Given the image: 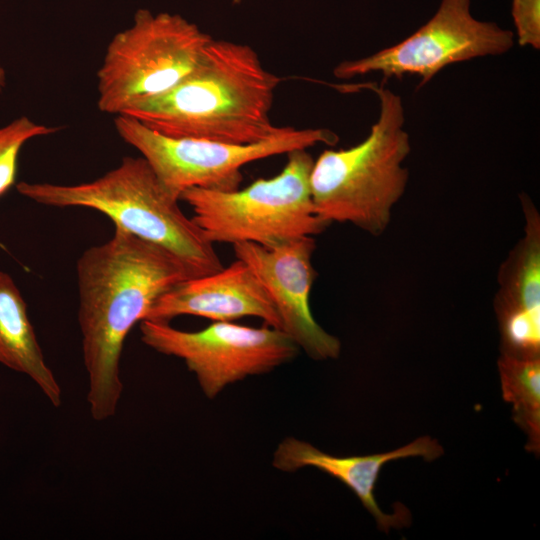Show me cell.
I'll list each match as a JSON object with an SVG mask.
<instances>
[{
  "label": "cell",
  "mask_w": 540,
  "mask_h": 540,
  "mask_svg": "<svg viewBox=\"0 0 540 540\" xmlns=\"http://www.w3.org/2000/svg\"><path fill=\"white\" fill-rule=\"evenodd\" d=\"M191 278L166 249L115 227L107 242L88 248L77 261L78 321L88 376L92 419L113 417L123 392L120 359L125 339L154 303Z\"/></svg>",
  "instance_id": "cell-1"
},
{
  "label": "cell",
  "mask_w": 540,
  "mask_h": 540,
  "mask_svg": "<svg viewBox=\"0 0 540 540\" xmlns=\"http://www.w3.org/2000/svg\"><path fill=\"white\" fill-rule=\"evenodd\" d=\"M280 81L251 46L212 38L179 84L123 114L169 137L255 143L282 128L270 116Z\"/></svg>",
  "instance_id": "cell-2"
},
{
  "label": "cell",
  "mask_w": 540,
  "mask_h": 540,
  "mask_svg": "<svg viewBox=\"0 0 540 540\" xmlns=\"http://www.w3.org/2000/svg\"><path fill=\"white\" fill-rule=\"evenodd\" d=\"M17 191L52 207H85L101 212L115 227L156 244L187 268L191 278L223 268L203 230L178 205L179 198L159 180L142 157H123L120 164L89 182L60 185L20 182Z\"/></svg>",
  "instance_id": "cell-3"
},
{
  "label": "cell",
  "mask_w": 540,
  "mask_h": 540,
  "mask_svg": "<svg viewBox=\"0 0 540 540\" xmlns=\"http://www.w3.org/2000/svg\"><path fill=\"white\" fill-rule=\"evenodd\" d=\"M364 87L379 97L378 120L359 144L324 150L314 161L310 187L315 213L324 223H350L378 236L406 189L409 173L403 162L411 145L401 97L382 84Z\"/></svg>",
  "instance_id": "cell-4"
},
{
  "label": "cell",
  "mask_w": 540,
  "mask_h": 540,
  "mask_svg": "<svg viewBox=\"0 0 540 540\" xmlns=\"http://www.w3.org/2000/svg\"><path fill=\"white\" fill-rule=\"evenodd\" d=\"M314 160L306 149L287 153L281 172L231 191L192 187L179 200L214 243L251 242L266 247L314 236L327 228L315 213L310 175Z\"/></svg>",
  "instance_id": "cell-5"
},
{
  "label": "cell",
  "mask_w": 540,
  "mask_h": 540,
  "mask_svg": "<svg viewBox=\"0 0 540 540\" xmlns=\"http://www.w3.org/2000/svg\"><path fill=\"white\" fill-rule=\"evenodd\" d=\"M212 37L180 14L138 9L109 42L97 72V106L119 115L187 77Z\"/></svg>",
  "instance_id": "cell-6"
},
{
  "label": "cell",
  "mask_w": 540,
  "mask_h": 540,
  "mask_svg": "<svg viewBox=\"0 0 540 540\" xmlns=\"http://www.w3.org/2000/svg\"><path fill=\"white\" fill-rule=\"evenodd\" d=\"M115 128L127 144L139 151L159 180L176 197L192 187L231 191L242 182L246 164L318 143L335 145L337 135L323 128L282 127L268 139L235 144L159 134L135 118L116 115Z\"/></svg>",
  "instance_id": "cell-7"
},
{
  "label": "cell",
  "mask_w": 540,
  "mask_h": 540,
  "mask_svg": "<svg viewBox=\"0 0 540 540\" xmlns=\"http://www.w3.org/2000/svg\"><path fill=\"white\" fill-rule=\"evenodd\" d=\"M140 332L146 346L183 360L209 399L237 381L291 361L299 351L288 334L270 326L213 322L199 331H183L167 322L143 320Z\"/></svg>",
  "instance_id": "cell-8"
},
{
  "label": "cell",
  "mask_w": 540,
  "mask_h": 540,
  "mask_svg": "<svg viewBox=\"0 0 540 540\" xmlns=\"http://www.w3.org/2000/svg\"><path fill=\"white\" fill-rule=\"evenodd\" d=\"M514 37L494 22L476 19L470 0H441L435 14L413 34L367 57L342 61L333 73L339 79L372 72L384 79L417 75L423 86L450 64L506 53Z\"/></svg>",
  "instance_id": "cell-9"
},
{
  "label": "cell",
  "mask_w": 540,
  "mask_h": 540,
  "mask_svg": "<svg viewBox=\"0 0 540 540\" xmlns=\"http://www.w3.org/2000/svg\"><path fill=\"white\" fill-rule=\"evenodd\" d=\"M312 236L296 238L272 247L251 242L233 244L236 259L243 261L268 293L282 323V331L315 360L335 359L339 339L315 320L310 294L316 272Z\"/></svg>",
  "instance_id": "cell-10"
},
{
  "label": "cell",
  "mask_w": 540,
  "mask_h": 540,
  "mask_svg": "<svg viewBox=\"0 0 540 540\" xmlns=\"http://www.w3.org/2000/svg\"><path fill=\"white\" fill-rule=\"evenodd\" d=\"M524 235L498 273L494 309L501 335V354L540 357V215L527 195L521 196Z\"/></svg>",
  "instance_id": "cell-11"
},
{
  "label": "cell",
  "mask_w": 540,
  "mask_h": 540,
  "mask_svg": "<svg viewBox=\"0 0 540 540\" xmlns=\"http://www.w3.org/2000/svg\"><path fill=\"white\" fill-rule=\"evenodd\" d=\"M180 315L213 322L251 316L282 330L281 319L265 288L239 259L212 274L178 282L158 298L144 320L169 323Z\"/></svg>",
  "instance_id": "cell-12"
},
{
  "label": "cell",
  "mask_w": 540,
  "mask_h": 540,
  "mask_svg": "<svg viewBox=\"0 0 540 540\" xmlns=\"http://www.w3.org/2000/svg\"><path fill=\"white\" fill-rule=\"evenodd\" d=\"M443 448L429 436L420 437L396 450L364 456L339 457L321 451L309 442L286 437L273 454V466L283 472L313 467L346 485L376 520L378 528L387 532L408 523L409 512L400 505L395 514H386L375 500L374 490L382 467L394 460L422 457L427 461L439 458Z\"/></svg>",
  "instance_id": "cell-13"
},
{
  "label": "cell",
  "mask_w": 540,
  "mask_h": 540,
  "mask_svg": "<svg viewBox=\"0 0 540 540\" xmlns=\"http://www.w3.org/2000/svg\"><path fill=\"white\" fill-rule=\"evenodd\" d=\"M0 364L28 376L53 406L61 405V387L45 361L25 300L11 276L3 271H0Z\"/></svg>",
  "instance_id": "cell-14"
},
{
  "label": "cell",
  "mask_w": 540,
  "mask_h": 540,
  "mask_svg": "<svg viewBox=\"0 0 540 540\" xmlns=\"http://www.w3.org/2000/svg\"><path fill=\"white\" fill-rule=\"evenodd\" d=\"M502 395L512 405L513 420L527 435V450H540V357L498 359Z\"/></svg>",
  "instance_id": "cell-15"
},
{
  "label": "cell",
  "mask_w": 540,
  "mask_h": 540,
  "mask_svg": "<svg viewBox=\"0 0 540 540\" xmlns=\"http://www.w3.org/2000/svg\"><path fill=\"white\" fill-rule=\"evenodd\" d=\"M59 130L20 116L0 127V197L15 183L22 147L31 139L48 136ZM0 247L4 248L0 242Z\"/></svg>",
  "instance_id": "cell-16"
},
{
  "label": "cell",
  "mask_w": 540,
  "mask_h": 540,
  "mask_svg": "<svg viewBox=\"0 0 540 540\" xmlns=\"http://www.w3.org/2000/svg\"><path fill=\"white\" fill-rule=\"evenodd\" d=\"M511 15L518 43L540 48V0H512Z\"/></svg>",
  "instance_id": "cell-17"
},
{
  "label": "cell",
  "mask_w": 540,
  "mask_h": 540,
  "mask_svg": "<svg viewBox=\"0 0 540 540\" xmlns=\"http://www.w3.org/2000/svg\"><path fill=\"white\" fill-rule=\"evenodd\" d=\"M7 83V76L5 69L0 65V92L4 89Z\"/></svg>",
  "instance_id": "cell-18"
},
{
  "label": "cell",
  "mask_w": 540,
  "mask_h": 540,
  "mask_svg": "<svg viewBox=\"0 0 540 540\" xmlns=\"http://www.w3.org/2000/svg\"><path fill=\"white\" fill-rule=\"evenodd\" d=\"M243 0H231L232 4L239 5Z\"/></svg>",
  "instance_id": "cell-19"
}]
</instances>
